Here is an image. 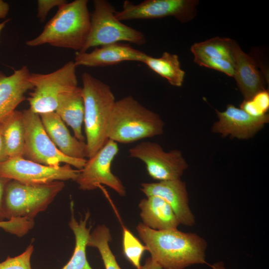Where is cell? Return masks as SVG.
Masks as SVG:
<instances>
[{"instance_id": "cell-27", "label": "cell", "mask_w": 269, "mask_h": 269, "mask_svg": "<svg viewBox=\"0 0 269 269\" xmlns=\"http://www.w3.org/2000/svg\"><path fill=\"white\" fill-rule=\"evenodd\" d=\"M269 108V94L266 90L257 93L249 100H244L240 108L254 117H261L266 114Z\"/></svg>"}, {"instance_id": "cell-32", "label": "cell", "mask_w": 269, "mask_h": 269, "mask_svg": "<svg viewBox=\"0 0 269 269\" xmlns=\"http://www.w3.org/2000/svg\"><path fill=\"white\" fill-rule=\"evenodd\" d=\"M10 180L11 179L0 176V221H3L5 219L2 209L3 197L5 187Z\"/></svg>"}, {"instance_id": "cell-4", "label": "cell", "mask_w": 269, "mask_h": 269, "mask_svg": "<svg viewBox=\"0 0 269 269\" xmlns=\"http://www.w3.org/2000/svg\"><path fill=\"white\" fill-rule=\"evenodd\" d=\"M164 123L159 115L131 96L116 101L111 115L107 136L121 143H129L161 135Z\"/></svg>"}, {"instance_id": "cell-23", "label": "cell", "mask_w": 269, "mask_h": 269, "mask_svg": "<svg viewBox=\"0 0 269 269\" xmlns=\"http://www.w3.org/2000/svg\"><path fill=\"white\" fill-rule=\"evenodd\" d=\"M143 63L151 70L166 79L171 85L176 87L182 85L185 72L180 67L177 55L164 52L161 57L155 58L147 54Z\"/></svg>"}, {"instance_id": "cell-18", "label": "cell", "mask_w": 269, "mask_h": 269, "mask_svg": "<svg viewBox=\"0 0 269 269\" xmlns=\"http://www.w3.org/2000/svg\"><path fill=\"white\" fill-rule=\"evenodd\" d=\"M234 76L244 100L251 99L265 90L264 82L254 60L235 42L233 44Z\"/></svg>"}, {"instance_id": "cell-10", "label": "cell", "mask_w": 269, "mask_h": 269, "mask_svg": "<svg viewBox=\"0 0 269 269\" xmlns=\"http://www.w3.org/2000/svg\"><path fill=\"white\" fill-rule=\"evenodd\" d=\"M119 151L118 143L108 139L105 144L86 164L76 182L84 191L96 189L100 184L105 185L121 196L126 194V188L120 179L112 171V162Z\"/></svg>"}, {"instance_id": "cell-22", "label": "cell", "mask_w": 269, "mask_h": 269, "mask_svg": "<svg viewBox=\"0 0 269 269\" xmlns=\"http://www.w3.org/2000/svg\"><path fill=\"white\" fill-rule=\"evenodd\" d=\"M89 217L87 212L84 218L78 221L72 215L69 226L75 236V246L70 260L61 269H93L88 262L86 252L91 228L87 226Z\"/></svg>"}, {"instance_id": "cell-35", "label": "cell", "mask_w": 269, "mask_h": 269, "mask_svg": "<svg viewBox=\"0 0 269 269\" xmlns=\"http://www.w3.org/2000/svg\"><path fill=\"white\" fill-rule=\"evenodd\" d=\"M9 9L8 4L2 0H0V18H5Z\"/></svg>"}, {"instance_id": "cell-24", "label": "cell", "mask_w": 269, "mask_h": 269, "mask_svg": "<svg viewBox=\"0 0 269 269\" xmlns=\"http://www.w3.org/2000/svg\"><path fill=\"white\" fill-rule=\"evenodd\" d=\"M233 41L229 38L215 37L203 42L196 43L191 47L194 55L212 59H223L234 65Z\"/></svg>"}, {"instance_id": "cell-14", "label": "cell", "mask_w": 269, "mask_h": 269, "mask_svg": "<svg viewBox=\"0 0 269 269\" xmlns=\"http://www.w3.org/2000/svg\"><path fill=\"white\" fill-rule=\"evenodd\" d=\"M140 190L146 197L157 196L165 201L173 210L180 224L188 227L195 224V218L189 204L186 184L180 179L142 183Z\"/></svg>"}, {"instance_id": "cell-34", "label": "cell", "mask_w": 269, "mask_h": 269, "mask_svg": "<svg viewBox=\"0 0 269 269\" xmlns=\"http://www.w3.org/2000/svg\"><path fill=\"white\" fill-rule=\"evenodd\" d=\"M140 269H162L150 257L148 258Z\"/></svg>"}, {"instance_id": "cell-37", "label": "cell", "mask_w": 269, "mask_h": 269, "mask_svg": "<svg viewBox=\"0 0 269 269\" xmlns=\"http://www.w3.org/2000/svg\"><path fill=\"white\" fill-rule=\"evenodd\" d=\"M9 21V19H7L0 23V33L1 31H2V30L3 29V28L5 26V24H6V23Z\"/></svg>"}, {"instance_id": "cell-8", "label": "cell", "mask_w": 269, "mask_h": 269, "mask_svg": "<svg viewBox=\"0 0 269 269\" xmlns=\"http://www.w3.org/2000/svg\"><path fill=\"white\" fill-rule=\"evenodd\" d=\"M22 114L25 128L23 158L52 167L64 163L79 170L83 168L87 159L69 157L62 153L47 135L39 114L29 109Z\"/></svg>"}, {"instance_id": "cell-1", "label": "cell", "mask_w": 269, "mask_h": 269, "mask_svg": "<svg viewBox=\"0 0 269 269\" xmlns=\"http://www.w3.org/2000/svg\"><path fill=\"white\" fill-rule=\"evenodd\" d=\"M150 258L162 269H185L206 261L207 242L194 233L177 229L155 230L139 223L136 227Z\"/></svg>"}, {"instance_id": "cell-25", "label": "cell", "mask_w": 269, "mask_h": 269, "mask_svg": "<svg viewBox=\"0 0 269 269\" xmlns=\"http://www.w3.org/2000/svg\"><path fill=\"white\" fill-rule=\"evenodd\" d=\"M109 229L105 225H99L90 233L87 247L98 249L105 269H122L109 246L112 240Z\"/></svg>"}, {"instance_id": "cell-3", "label": "cell", "mask_w": 269, "mask_h": 269, "mask_svg": "<svg viewBox=\"0 0 269 269\" xmlns=\"http://www.w3.org/2000/svg\"><path fill=\"white\" fill-rule=\"evenodd\" d=\"M87 157L93 156L107 142L111 115L116 100L111 87L85 72L82 74Z\"/></svg>"}, {"instance_id": "cell-15", "label": "cell", "mask_w": 269, "mask_h": 269, "mask_svg": "<svg viewBox=\"0 0 269 269\" xmlns=\"http://www.w3.org/2000/svg\"><path fill=\"white\" fill-rule=\"evenodd\" d=\"M147 54L121 43L105 45L95 48L91 52H76L73 61L76 67H104L124 61L143 63Z\"/></svg>"}, {"instance_id": "cell-13", "label": "cell", "mask_w": 269, "mask_h": 269, "mask_svg": "<svg viewBox=\"0 0 269 269\" xmlns=\"http://www.w3.org/2000/svg\"><path fill=\"white\" fill-rule=\"evenodd\" d=\"M216 113L218 121L213 125L212 132L223 136L229 135L242 139L254 136L269 121L267 114L254 117L231 104L228 105L223 112L216 110Z\"/></svg>"}, {"instance_id": "cell-20", "label": "cell", "mask_w": 269, "mask_h": 269, "mask_svg": "<svg viewBox=\"0 0 269 269\" xmlns=\"http://www.w3.org/2000/svg\"><path fill=\"white\" fill-rule=\"evenodd\" d=\"M55 112L72 128L74 136L77 139L85 141V137L82 131L84 118V104L81 87L78 86L64 95L60 100Z\"/></svg>"}, {"instance_id": "cell-31", "label": "cell", "mask_w": 269, "mask_h": 269, "mask_svg": "<svg viewBox=\"0 0 269 269\" xmlns=\"http://www.w3.org/2000/svg\"><path fill=\"white\" fill-rule=\"evenodd\" d=\"M67 2L65 0H38L37 1V16L39 20L43 22L46 19L48 12L54 7Z\"/></svg>"}, {"instance_id": "cell-21", "label": "cell", "mask_w": 269, "mask_h": 269, "mask_svg": "<svg viewBox=\"0 0 269 269\" xmlns=\"http://www.w3.org/2000/svg\"><path fill=\"white\" fill-rule=\"evenodd\" d=\"M1 122L3 142L8 158L22 157L25 144L22 112L15 110Z\"/></svg>"}, {"instance_id": "cell-26", "label": "cell", "mask_w": 269, "mask_h": 269, "mask_svg": "<svg viewBox=\"0 0 269 269\" xmlns=\"http://www.w3.org/2000/svg\"><path fill=\"white\" fill-rule=\"evenodd\" d=\"M123 230L124 254L136 269H140V260L147 248L127 228L124 227Z\"/></svg>"}, {"instance_id": "cell-6", "label": "cell", "mask_w": 269, "mask_h": 269, "mask_svg": "<svg viewBox=\"0 0 269 269\" xmlns=\"http://www.w3.org/2000/svg\"><path fill=\"white\" fill-rule=\"evenodd\" d=\"M76 67L71 61L49 73H31L33 91L26 99L29 109L39 115L55 112L60 100L78 87Z\"/></svg>"}, {"instance_id": "cell-7", "label": "cell", "mask_w": 269, "mask_h": 269, "mask_svg": "<svg viewBox=\"0 0 269 269\" xmlns=\"http://www.w3.org/2000/svg\"><path fill=\"white\" fill-rule=\"evenodd\" d=\"M93 6L90 14V33L81 52H87L92 47L123 41L138 45L146 42L143 33L125 24L116 17L117 11L111 2L106 0H95Z\"/></svg>"}, {"instance_id": "cell-2", "label": "cell", "mask_w": 269, "mask_h": 269, "mask_svg": "<svg viewBox=\"0 0 269 269\" xmlns=\"http://www.w3.org/2000/svg\"><path fill=\"white\" fill-rule=\"evenodd\" d=\"M88 3L87 0H75L60 5L42 31L25 44L30 47L47 44L81 52L91 28Z\"/></svg>"}, {"instance_id": "cell-12", "label": "cell", "mask_w": 269, "mask_h": 269, "mask_svg": "<svg viewBox=\"0 0 269 269\" xmlns=\"http://www.w3.org/2000/svg\"><path fill=\"white\" fill-rule=\"evenodd\" d=\"M197 3L195 0H145L134 4L127 0L115 15L121 21L173 16L185 22L193 17Z\"/></svg>"}, {"instance_id": "cell-28", "label": "cell", "mask_w": 269, "mask_h": 269, "mask_svg": "<svg viewBox=\"0 0 269 269\" xmlns=\"http://www.w3.org/2000/svg\"><path fill=\"white\" fill-rule=\"evenodd\" d=\"M33 219L26 218H13L0 221V228L17 237L26 235L34 226Z\"/></svg>"}, {"instance_id": "cell-33", "label": "cell", "mask_w": 269, "mask_h": 269, "mask_svg": "<svg viewBox=\"0 0 269 269\" xmlns=\"http://www.w3.org/2000/svg\"><path fill=\"white\" fill-rule=\"evenodd\" d=\"M8 158L2 137V124L0 122V163L6 160Z\"/></svg>"}, {"instance_id": "cell-30", "label": "cell", "mask_w": 269, "mask_h": 269, "mask_svg": "<svg viewBox=\"0 0 269 269\" xmlns=\"http://www.w3.org/2000/svg\"><path fill=\"white\" fill-rule=\"evenodd\" d=\"M194 62L201 66H205L233 77L234 69L233 64L225 59H212L200 55H194Z\"/></svg>"}, {"instance_id": "cell-16", "label": "cell", "mask_w": 269, "mask_h": 269, "mask_svg": "<svg viewBox=\"0 0 269 269\" xmlns=\"http://www.w3.org/2000/svg\"><path fill=\"white\" fill-rule=\"evenodd\" d=\"M30 73L26 66L14 70L9 76L0 71V122L26 100L25 94L33 88Z\"/></svg>"}, {"instance_id": "cell-19", "label": "cell", "mask_w": 269, "mask_h": 269, "mask_svg": "<svg viewBox=\"0 0 269 269\" xmlns=\"http://www.w3.org/2000/svg\"><path fill=\"white\" fill-rule=\"evenodd\" d=\"M138 207L142 223L151 229H177L180 224L170 205L159 197L150 196L141 199Z\"/></svg>"}, {"instance_id": "cell-36", "label": "cell", "mask_w": 269, "mask_h": 269, "mask_svg": "<svg viewBox=\"0 0 269 269\" xmlns=\"http://www.w3.org/2000/svg\"><path fill=\"white\" fill-rule=\"evenodd\" d=\"M208 266L212 269H226L224 262L222 261L214 263L213 264H209Z\"/></svg>"}, {"instance_id": "cell-11", "label": "cell", "mask_w": 269, "mask_h": 269, "mask_svg": "<svg viewBox=\"0 0 269 269\" xmlns=\"http://www.w3.org/2000/svg\"><path fill=\"white\" fill-rule=\"evenodd\" d=\"M80 170L69 164L58 167L43 165L23 158H8L0 163V176L20 182L40 184L55 181H76Z\"/></svg>"}, {"instance_id": "cell-17", "label": "cell", "mask_w": 269, "mask_h": 269, "mask_svg": "<svg viewBox=\"0 0 269 269\" xmlns=\"http://www.w3.org/2000/svg\"><path fill=\"white\" fill-rule=\"evenodd\" d=\"M39 116L47 135L62 153L69 157L86 159V142L72 136L65 123L55 112L41 114Z\"/></svg>"}, {"instance_id": "cell-29", "label": "cell", "mask_w": 269, "mask_h": 269, "mask_svg": "<svg viewBox=\"0 0 269 269\" xmlns=\"http://www.w3.org/2000/svg\"><path fill=\"white\" fill-rule=\"evenodd\" d=\"M33 252V246L29 245L21 254L14 257L8 256L0 263V269H32L30 260Z\"/></svg>"}, {"instance_id": "cell-9", "label": "cell", "mask_w": 269, "mask_h": 269, "mask_svg": "<svg viewBox=\"0 0 269 269\" xmlns=\"http://www.w3.org/2000/svg\"><path fill=\"white\" fill-rule=\"evenodd\" d=\"M129 152L131 157L142 161L148 175L159 181L179 179L188 167L179 150L166 152L155 142H141L130 148Z\"/></svg>"}, {"instance_id": "cell-5", "label": "cell", "mask_w": 269, "mask_h": 269, "mask_svg": "<svg viewBox=\"0 0 269 269\" xmlns=\"http://www.w3.org/2000/svg\"><path fill=\"white\" fill-rule=\"evenodd\" d=\"M63 181L40 184H26L10 180L6 184L3 197L4 218H26L33 219L47 209L64 187Z\"/></svg>"}]
</instances>
